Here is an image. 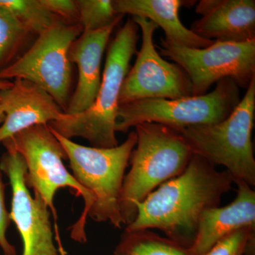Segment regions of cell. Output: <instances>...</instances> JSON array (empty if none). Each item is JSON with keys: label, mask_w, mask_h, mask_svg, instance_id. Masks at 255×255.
I'll return each instance as SVG.
<instances>
[{"label": "cell", "mask_w": 255, "mask_h": 255, "mask_svg": "<svg viewBox=\"0 0 255 255\" xmlns=\"http://www.w3.org/2000/svg\"><path fill=\"white\" fill-rule=\"evenodd\" d=\"M139 27L131 18L119 30L109 47L98 93L91 107L78 114L68 115L48 127L65 138L81 137L92 147L111 148L119 145L116 122L119 97L130 70L132 57L137 53Z\"/></svg>", "instance_id": "obj_2"}, {"label": "cell", "mask_w": 255, "mask_h": 255, "mask_svg": "<svg viewBox=\"0 0 255 255\" xmlns=\"http://www.w3.org/2000/svg\"><path fill=\"white\" fill-rule=\"evenodd\" d=\"M253 235L255 229L238 230L218 242L204 255H243L247 242Z\"/></svg>", "instance_id": "obj_21"}, {"label": "cell", "mask_w": 255, "mask_h": 255, "mask_svg": "<svg viewBox=\"0 0 255 255\" xmlns=\"http://www.w3.org/2000/svg\"><path fill=\"white\" fill-rule=\"evenodd\" d=\"M118 23L93 31H83L70 46L68 58L78 68L76 88L65 114L75 115L88 110L95 102L101 80V66L111 34Z\"/></svg>", "instance_id": "obj_14"}, {"label": "cell", "mask_w": 255, "mask_h": 255, "mask_svg": "<svg viewBox=\"0 0 255 255\" xmlns=\"http://www.w3.org/2000/svg\"><path fill=\"white\" fill-rule=\"evenodd\" d=\"M0 105L4 114L0 143L29 128L48 125L66 117L48 92L23 79H15L9 88L0 90Z\"/></svg>", "instance_id": "obj_12"}, {"label": "cell", "mask_w": 255, "mask_h": 255, "mask_svg": "<svg viewBox=\"0 0 255 255\" xmlns=\"http://www.w3.org/2000/svg\"><path fill=\"white\" fill-rule=\"evenodd\" d=\"M136 145L130 155V169L124 176L120 210L124 225L130 224L141 203L161 184L180 175L193 154L175 129L156 123L135 126Z\"/></svg>", "instance_id": "obj_3"}, {"label": "cell", "mask_w": 255, "mask_h": 255, "mask_svg": "<svg viewBox=\"0 0 255 255\" xmlns=\"http://www.w3.org/2000/svg\"><path fill=\"white\" fill-rule=\"evenodd\" d=\"M31 36L12 14L0 5V73L27 50Z\"/></svg>", "instance_id": "obj_19"}, {"label": "cell", "mask_w": 255, "mask_h": 255, "mask_svg": "<svg viewBox=\"0 0 255 255\" xmlns=\"http://www.w3.org/2000/svg\"><path fill=\"white\" fill-rule=\"evenodd\" d=\"M50 129L63 146L73 177L93 198L87 216L97 222H110L115 228H122L124 225L120 210L122 186L136 145V132H130L125 141L117 147L100 148L79 145Z\"/></svg>", "instance_id": "obj_4"}, {"label": "cell", "mask_w": 255, "mask_h": 255, "mask_svg": "<svg viewBox=\"0 0 255 255\" xmlns=\"http://www.w3.org/2000/svg\"><path fill=\"white\" fill-rule=\"evenodd\" d=\"M41 2L50 13L64 22L80 23L78 4L75 0H41Z\"/></svg>", "instance_id": "obj_22"}, {"label": "cell", "mask_w": 255, "mask_h": 255, "mask_svg": "<svg viewBox=\"0 0 255 255\" xmlns=\"http://www.w3.org/2000/svg\"><path fill=\"white\" fill-rule=\"evenodd\" d=\"M255 114V78L229 117L219 123L178 130L193 154L213 165H222L232 176L255 186V159L252 134Z\"/></svg>", "instance_id": "obj_5"}, {"label": "cell", "mask_w": 255, "mask_h": 255, "mask_svg": "<svg viewBox=\"0 0 255 255\" xmlns=\"http://www.w3.org/2000/svg\"><path fill=\"white\" fill-rule=\"evenodd\" d=\"M12 85V82L9 80H0V90L9 88Z\"/></svg>", "instance_id": "obj_24"}, {"label": "cell", "mask_w": 255, "mask_h": 255, "mask_svg": "<svg viewBox=\"0 0 255 255\" xmlns=\"http://www.w3.org/2000/svg\"><path fill=\"white\" fill-rule=\"evenodd\" d=\"M114 255H192L184 248L167 237L150 230L124 231L114 250Z\"/></svg>", "instance_id": "obj_17"}, {"label": "cell", "mask_w": 255, "mask_h": 255, "mask_svg": "<svg viewBox=\"0 0 255 255\" xmlns=\"http://www.w3.org/2000/svg\"><path fill=\"white\" fill-rule=\"evenodd\" d=\"M142 33V45L122 85L119 105L146 99L174 100L192 96L190 79L182 67L162 58L154 44L158 26L145 18L132 16Z\"/></svg>", "instance_id": "obj_10"}, {"label": "cell", "mask_w": 255, "mask_h": 255, "mask_svg": "<svg viewBox=\"0 0 255 255\" xmlns=\"http://www.w3.org/2000/svg\"><path fill=\"white\" fill-rule=\"evenodd\" d=\"M4 120V112H3L2 108H1V106L0 105V126L1 125V124L3 123Z\"/></svg>", "instance_id": "obj_25"}, {"label": "cell", "mask_w": 255, "mask_h": 255, "mask_svg": "<svg viewBox=\"0 0 255 255\" xmlns=\"http://www.w3.org/2000/svg\"><path fill=\"white\" fill-rule=\"evenodd\" d=\"M4 184L0 172V247L4 255H16L14 246H11L6 237V233L11 219L5 206Z\"/></svg>", "instance_id": "obj_23"}, {"label": "cell", "mask_w": 255, "mask_h": 255, "mask_svg": "<svg viewBox=\"0 0 255 255\" xmlns=\"http://www.w3.org/2000/svg\"><path fill=\"white\" fill-rule=\"evenodd\" d=\"M0 5L31 36H39L62 21L50 13L41 0H0Z\"/></svg>", "instance_id": "obj_18"}, {"label": "cell", "mask_w": 255, "mask_h": 255, "mask_svg": "<svg viewBox=\"0 0 255 255\" xmlns=\"http://www.w3.org/2000/svg\"><path fill=\"white\" fill-rule=\"evenodd\" d=\"M237 195L224 207L206 210L201 216L195 241L191 247L192 255H204L218 242L243 228L255 229V191L243 181H234Z\"/></svg>", "instance_id": "obj_15"}, {"label": "cell", "mask_w": 255, "mask_h": 255, "mask_svg": "<svg viewBox=\"0 0 255 255\" xmlns=\"http://www.w3.org/2000/svg\"><path fill=\"white\" fill-rule=\"evenodd\" d=\"M161 56L182 67L192 85V96L205 95L223 78L248 89L255 78V40L246 43L214 41L204 48H189L161 38Z\"/></svg>", "instance_id": "obj_9"}, {"label": "cell", "mask_w": 255, "mask_h": 255, "mask_svg": "<svg viewBox=\"0 0 255 255\" xmlns=\"http://www.w3.org/2000/svg\"><path fill=\"white\" fill-rule=\"evenodd\" d=\"M119 14H129L150 20L163 29L166 41L189 48H204L214 41L197 36L184 26L179 18V10L191 6L195 1L184 0H112Z\"/></svg>", "instance_id": "obj_16"}, {"label": "cell", "mask_w": 255, "mask_h": 255, "mask_svg": "<svg viewBox=\"0 0 255 255\" xmlns=\"http://www.w3.org/2000/svg\"><path fill=\"white\" fill-rule=\"evenodd\" d=\"M215 167L194 154L180 175L161 184L137 204L136 217L126 231L160 230L169 239L190 249L204 211L219 206L223 195L232 188V176Z\"/></svg>", "instance_id": "obj_1"}, {"label": "cell", "mask_w": 255, "mask_h": 255, "mask_svg": "<svg viewBox=\"0 0 255 255\" xmlns=\"http://www.w3.org/2000/svg\"><path fill=\"white\" fill-rule=\"evenodd\" d=\"M1 143L6 150L16 151L22 156L27 168L26 184L33 189L34 194L39 196L46 203L53 212L55 221L57 217L53 199L58 189L70 188L76 196H82L85 209L78 222L72 227L71 238L79 243H85V224L89 210L93 204V198L64 165L63 159H68V157L48 125L29 128Z\"/></svg>", "instance_id": "obj_6"}, {"label": "cell", "mask_w": 255, "mask_h": 255, "mask_svg": "<svg viewBox=\"0 0 255 255\" xmlns=\"http://www.w3.org/2000/svg\"><path fill=\"white\" fill-rule=\"evenodd\" d=\"M83 31H93L119 23L124 15L115 11L112 0H76Z\"/></svg>", "instance_id": "obj_20"}, {"label": "cell", "mask_w": 255, "mask_h": 255, "mask_svg": "<svg viewBox=\"0 0 255 255\" xmlns=\"http://www.w3.org/2000/svg\"><path fill=\"white\" fill-rule=\"evenodd\" d=\"M82 32L80 23L60 21L37 36L18 59L0 73V80L23 79L33 82L48 92L65 113L73 84L69 49Z\"/></svg>", "instance_id": "obj_8"}, {"label": "cell", "mask_w": 255, "mask_h": 255, "mask_svg": "<svg viewBox=\"0 0 255 255\" xmlns=\"http://www.w3.org/2000/svg\"><path fill=\"white\" fill-rule=\"evenodd\" d=\"M0 169L9 178L12 191L11 221L22 238V255H60L53 243L49 208L37 194L33 197L26 184L27 172L22 156L6 150L0 160Z\"/></svg>", "instance_id": "obj_11"}, {"label": "cell", "mask_w": 255, "mask_h": 255, "mask_svg": "<svg viewBox=\"0 0 255 255\" xmlns=\"http://www.w3.org/2000/svg\"><path fill=\"white\" fill-rule=\"evenodd\" d=\"M240 87L223 78L213 91L174 100L146 99L119 106L116 132H127L143 123H156L179 130L194 126L219 123L231 115L241 102Z\"/></svg>", "instance_id": "obj_7"}, {"label": "cell", "mask_w": 255, "mask_h": 255, "mask_svg": "<svg viewBox=\"0 0 255 255\" xmlns=\"http://www.w3.org/2000/svg\"><path fill=\"white\" fill-rule=\"evenodd\" d=\"M196 12L201 16L191 30L201 38L231 43L255 40V0H201Z\"/></svg>", "instance_id": "obj_13"}]
</instances>
